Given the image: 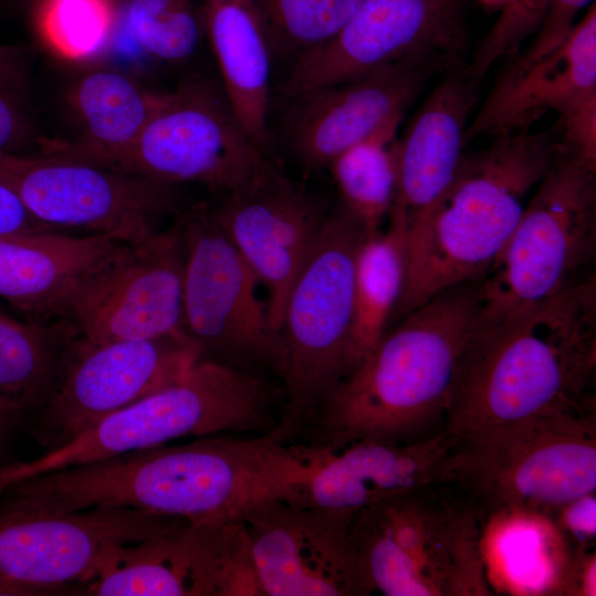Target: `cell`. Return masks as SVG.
I'll use <instances>...</instances> for the list:
<instances>
[{
    "label": "cell",
    "instance_id": "1",
    "mask_svg": "<svg viewBox=\"0 0 596 596\" xmlns=\"http://www.w3.org/2000/svg\"><path fill=\"white\" fill-rule=\"evenodd\" d=\"M300 466L297 446L269 433L245 439L211 435L30 477L13 488L35 511L125 507L224 523L242 520L263 499L283 498Z\"/></svg>",
    "mask_w": 596,
    "mask_h": 596
},
{
    "label": "cell",
    "instance_id": "2",
    "mask_svg": "<svg viewBox=\"0 0 596 596\" xmlns=\"http://www.w3.org/2000/svg\"><path fill=\"white\" fill-rule=\"evenodd\" d=\"M595 273L476 329L459 361L445 432L478 436L546 411L595 402Z\"/></svg>",
    "mask_w": 596,
    "mask_h": 596
},
{
    "label": "cell",
    "instance_id": "3",
    "mask_svg": "<svg viewBox=\"0 0 596 596\" xmlns=\"http://www.w3.org/2000/svg\"><path fill=\"white\" fill-rule=\"evenodd\" d=\"M478 286L448 287L389 328L324 398L316 445L407 444L443 432L455 374L477 328Z\"/></svg>",
    "mask_w": 596,
    "mask_h": 596
},
{
    "label": "cell",
    "instance_id": "4",
    "mask_svg": "<svg viewBox=\"0 0 596 596\" xmlns=\"http://www.w3.org/2000/svg\"><path fill=\"white\" fill-rule=\"evenodd\" d=\"M561 150L556 125L501 132L466 153L446 193L406 228V277L394 316L404 317L448 287L480 280Z\"/></svg>",
    "mask_w": 596,
    "mask_h": 596
},
{
    "label": "cell",
    "instance_id": "5",
    "mask_svg": "<svg viewBox=\"0 0 596 596\" xmlns=\"http://www.w3.org/2000/svg\"><path fill=\"white\" fill-rule=\"evenodd\" d=\"M436 483L473 508L481 521L508 512L549 519L596 490L595 402L453 439Z\"/></svg>",
    "mask_w": 596,
    "mask_h": 596
},
{
    "label": "cell",
    "instance_id": "6",
    "mask_svg": "<svg viewBox=\"0 0 596 596\" xmlns=\"http://www.w3.org/2000/svg\"><path fill=\"white\" fill-rule=\"evenodd\" d=\"M267 384L234 365L200 359L173 383L121 408L30 461L0 468V490L46 472L169 444L184 437L267 426Z\"/></svg>",
    "mask_w": 596,
    "mask_h": 596
},
{
    "label": "cell",
    "instance_id": "7",
    "mask_svg": "<svg viewBox=\"0 0 596 596\" xmlns=\"http://www.w3.org/2000/svg\"><path fill=\"white\" fill-rule=\"evenodd\" d=\"M596 167L562 148L479 280L477 329L493 327L595 273Z\"/></svg>",
    "mask_w": 596,
    "mask_h": 596
},
{
    "label": "cell",
    "instance_id": "8",
    "mask_svg": "<svg viewBox=\"0 0 596 596\" xmlns=\"http://www.w3.org/2000/svg\"><path fill=\"white\" fill-rule=\"evenodd\" d=\"M368 233L342 206L329 212L318 243L296 278L277 330L275 370L286 405L269 434L284 443L345 372L353 317L354 263Z\"/></svg>",
    "mask_w": 596,
    "mask_h": 596
},
{
    "label": "cell",
    "instance_id": "9",
    "mask_svg": "<svg viewBox=\"0 0 596 596\" xmlns=\"http://www.w3.org/2000/svg\"><path fill=\"white\" fill-rule=\"evenodd\" d=\"M185 520L125 507L42 512L0 491V595H43L87 583L117 546Z\"/></svg>",
    "mask_w": 596,
    "mask_h": 596
},
{
    "label": "cell",
    "instance_id": "10",
    "mask_svg": "<svg viewBox=\"0 0 596 596\" xmlns=\"http://www.w3.org/2000/svg\"><path fill=\"white\" fill-rule=\"evenodd\" d=\"M177 222L184 248V330L202 359L258 360L275 366L278 337L267 301L258 295L260 283L213 205H194Z\"/></svg>",
    "mask_w": 596,
    "mask_h": 596
},
{
    "label": "cell",
    "instance_id": "11",
    "mask_svg": "<svg viewBox=\"0 0 596 596\" xmlns=\"http://www.w3.org/2000/svg\"><path fill=\"white\" fill-rule=\"evenodd\" d=\"M268 160L223 88L191 82L162 94L135 145L110 169L170 185L201 183L222 194L246 182Z\"/></svg>",
    "mask_w": 596,
    "mask_h": 596
},
{
    "label": "cell",
    "instance_id": "12",
    "mask_svg": "<svg viewBox=\"0 0 596 596\" xmlns=\"http://www.w3.org/2000/svg\"><path fill=\"white\" fill-rule=\"evenodd\" d=\"M0 181L41 222L68 233L82 231L126 244L159 230L171 185L57 155L0 152Z\"/></svg>",
    "mask_w": 596,
    "mask_h": 596
},
{
    "label": "cell",
    "instance_id": "13",
    "mask_svg": "<svg viewBox=\"0 0 596 596\" xmlns=\"http://www.w3.org/2000/svg\"><path fill=\"white\" fill-rule=\"evenodd\" d=\"M183 266L175 220L145 242L120 244L81 281L61 320L91 342L187 336Z\"/></svg>",
    "mask_w": 596,
    "mask_h": 596
},
{
    "label": "cell",
    "instance_id": "14",
    "mask_svg": "<svg viewBox=\"0 0 596 596\" xmlns=\"http://www.w3.org/2000/svg\"><path fill=\"white\" fill-rule=\"evenodd\" d=\"M200 359L199 347L188 336L107 342L78 337L31 433L49 449L61 446L179 380Z\"/></svg>",
    "mask_w": 596,
    "mask_h": 596
},
{
    "label": "cell",
    "instance_id": "15",
    "mask_svg": "<svg viewBox=\"0 0 596 596\" xmlns=\"http://www.w3.org/2000/svg\"><path fill=\"white\" fill-rule=\"evenodd\" d=\"M83 592L95 596H264L242 520L187 521L120 545Z\"/></svg>",
    "mask_w": 596,
    "mask_h": 596
},
{
    "label": "cell",
    "instance_id": "16",
    "mask_svg": "<svg viewBox=\"0 0 596 596\" xmlns=\"http://www.w3.org/2000/svg\"><path fill=\"white\" fill-rule=\"evenodd\" d=\"M466 39L464 0H362L329 42L292 62L283 95L290 99L414 57L454 64Z\"/></svg>",
    "mask_w": 596,
    "mask_h": 596
},
{
    "label": "cell",
    "instance_id": "17",
    "mask_svg": "<svg viewBox=\"0 0 596 596\" xmlns=\"http://www.w3.org/2000/svg\"><path fill=\"white\" fill-rule=\"evenodd\" d=\"M355 512L266 498L242 515L264 596H366Z\"/></svg>",
    "mask_w": 596,
    "mask_h": 596
},
{
    "label": "cell",
    "instance_id": "18",
    "mask_svg": "<svg viewBox=\"0 0 596 596\" xmlns=\"http://www.w3.org/2000/svg\"><path fill=\"white\" fill-rule=\"evenodd\" d=\"M222 227L267 290L277 331L288 294L323 230L328 210L269 159L213 205Z\"/></svg>",
    "mask_w": 596,
    "mask_h": 596
},
{
    "label": "cell",
    "instance_id": "19",
    "mask_svg": "<svg viewBox=\"0 0 596 596\" xmlns=\"http://www.w3.org/2000/svg\"><path fill=\"white\" fill-rule=\"evenodd\" d=\"M451 65L438 57H414L299 94L281 118V139L306 169L328 168L348 148L403 118L425 83Z\"/></svg>",
    "mask_w": 596,
    "mask_h": 596
},
{
    "label": "cell",
    "instance_id": "20",
    "mask_svg": "<svg viewBox=\"0 0 596 596\" xmlns=\"http://www.w3.org/2000/svg\"><path fill=\"white\" fill-rule=\"evenodd\" d=\"M437 596L491 595L478 513L432 483L364 508Z\"/></svg>",
    "mask_w": 596,
    "mask_h": 596
},
{
    "label": "cell",
    "instance_id": "21",
    "mask_svg": "<svg viewBox=\"0 0 596 596\" xmlns=\"http://www.w3.org/2000/svg\"><path fill=\"white\" fill-rule=\"evenodd\" d=\"M451 441L443 430L407 444L359 441L336 449L309 446L308 458L283 499L356 512L436 483Z\"/></svg>",
    "mask_w": 596,
    "mask_h": 596
},
{
    "label": "cell",
    "instance_id": "22",
    "mask_svg": "<svg viewBox=\"0 0 596 596\" xmlns=\"http://www.w3.org/2000/svg\"><path fill=\"white\" fill-rule=\"evenodd\" d=\"M596 104V6L555 51L529 63L508 62L470 118L466 139L531 127L546 111L564 120Z\"/></svg>",
    "mask_w": 596,
    "mask_h": 596
},
{
    "label": "cell",
    "instance_id": "23",
    "mask_svg": "<svg viewBox=\"0 0 596 596\" xmlns=\"http://www.w3.org/2000/svg\"><path fill=\"white\" fill-rule=\"evenodd\" d=\"M479 84L465 65L455 63L396 139L397 183L389 217L406 228L432 209L455 180L466 156V131Z\"/></svg>",
    "mask_w": 596,
    "mask_h": 596
},
{
    "label": "cell",
    "instance_id": "24",
    "mask_svg": "<svg viewBox=\"0 0 596 596\" xmlns=\"http://www.w3.org/2000/svg\"><path fill=\"white\" fill-rule=\"evenodd\" d=\"M120 244L64 232L0 237V300L40 320H61L81 281Z\"/></svg>",
    "mask_w": 596,
    "mask_h": 596
},
{
    "label": "cell",
    "instance_id": "25",
    "mask_svg": "<svg viewBox=\"0 0 596 596\" xmlns=\"http://www.w3.org/2000/svg\"><path fill=\"white\" fill-rule=\"evenodd\" d=\"M222 88L253 141L266 151L272 49L253 0H200Z\"/></svg>",
    "mask_w": 596,
    "mask_h": 596
},
{
    "label": "cell",
    "instance_id": "26",
    "mask_svg": "<svg viewBox=\"0 0 596 596\" xmlns=\"http://www.w3.org/2000/svg\"><path fill=\"white\" fill-rule=\"evenodd\" d=\"M77 338L63 320H40L0 300V409L14 421L36 415Z\"/></svg>",
    "mask_w": 596,
    "mask_h": 596
},
{
    "label": "cell",
    "instance_id": "27",
    "mask_svg": "<svg viewBox=\"0 0 596 596\" xmlns=\"http://www.w3.org/2000/svg\"><path fill=\"white\" fill-rule=\"evenodd\" d=\"M161 97L120 73L93 71L81 77L72 92L84 129L82 139L45 153L110 169L135 145Z\"/></svg>",
    "mask_w": 596,
    "mask_h": 596
},
{
    "label": "cell",
    "instance_id": "28",
    "mask_svg": "<svg viewBox=\"0 0 596 596\" xmlns=\"http://www.w3.org/2000/svg\"><path fill=\"white\" fill-rule=\"evenodd\" d=\"M387 221V228L366 234L356 252L353 317L344 375L363 360L389 329L404 289L406 227L396 219L389 217Z\"/></svg>",
    "mask_w": 596,
    "mask_h": 596
},
{
    "label": "cell",
    "instance_id": "29",
    "mask_svg": "<svg viewBox=\"0 0 596 596\" xmlns=\"http://www.w3.org/2000/svg\"><path fill=\"white\" fill-rule=\"evenodd\" d=\"M396 118L348 148L329 164L342 205L368 234L389 220L397 183Z\"/></svg>",
    "mask_w": 596,
    "mask_h": 596
},
{
    "label": "cell",
    "instance_id": "30",
    "mask_svg": "<svg viewBox=\"0 0 596 596\" xmlns=\"http://www.w3.org/2000/svg\"><path fill=\"white\" fill-rule=\"evenodd\" d=\"M273 54L292 62L329 42L362 0H253Z\"/></svg>",
    "mask_w": 596,
    "mask_h": 596
},
{
    "label": "cell",
    "instance_id": "31",
    "mask_svg": "<svg viewBox=\"0 0 596 596\" xmlns=\"http://www.w3.org/2000/svg\"><path fill=\"white\" fill-rule=\"evenodd\" d=\"M126 25L146 52L173 62L191 56L204 34L200 0H130Z\"/></svg>",
    "mask_w": 596,
    "mask_h": 596
},
{
    "label": "cell",
    "instance_id": "32",
    "mask_svg": "<svg viewBox=\"0 0 596 596\" xmlns=\"http://www.w3.org/2000/svg\"><path fill=\"white\" fill-rule=\"evenodd\" d=\"M111 24L107 0H42L39 9L42 35L70 58L86 57L99 50Z\"/></svg>",
    "mask_w": 596,
    "mask_h": 596
},
{
    "label": "cell",
    "instance_id": "33",
    "mask_svg": "<svg viewBox=\"0 0 596 596\" xmlns=\"http://www.w3.org/2000/svg\"><path fill=\"white\" fill-rule=\"evenodd\" d=\"M549 3L550 0H508L465 65L468 75L480 83L494 64L514 57L538 31Z\"/></svg>",
    "mask_w": 596,
    "mask_h": 596
},
{
    "label": "cell",
    "instance_id": "34",
    "mask_svg": "<svg viewBox=\"0 0 596 596\" xmlns=\"http://www.w3.org/2000/svg\"><path fill=\"white\" fill-rule=\"evenodd\" d=\"M28 73L19 49L0 45V152L22 153L33 140ZM24 155V153H22Z\"/></svg>",
    "mask_w": 596,
    "mask_h": 596
},
{
    "label": "cell",
    "instance_id": "35",
    "mask_svg": "<svg viewBox=\"0 0 596 596\" xmlns=\"http://www.w3.org/2000/svg\"><path fill=\"white\" fill-rule=\"evenodd\" d=\"M593 0H550L541 25L529 46L508 62L529 63L558 49L571 34L577 14Z\"/></svg>",
    "mask_w": 596,
    "mask_h": 596
},
{
    "label": "cell",
    "instance_id": "36",
    "mask_svg": "<svg viewBox=\"0 0 596 596\" xmlns=\"http://www.w3.org/2000/svg\"><path fill=\"white\" fill-rule=\"evenodd\" d=\"M596 496L589 492L579 496L558 509L549 518L562 541L571 551L589 550L596 538Z\"/></svg>",
    "mask_w": 596,
    "mask_h": 596
},
{
    "label": "cell",
    "instance_id": "37",
    "mask_svg": "<svg viewBox=\"0 0 596 596\" xmlns=\"http://www.w3.org/2000/svg\"><path fill=\"white\" fill-rule=\"evenodd\" d=\"M47 232L62 231L38 220L18 194L8 184L0 181V237Z\"/></svg>",
    "mask_w": 596,
    "mask_h": 596
},
{
    "label": "cell",
    "instance_id": "38",
    "mask_svg": "<svg viewBox=\"0 0 596 596\" xmlns=\"http://www.w3.org/2000/svg\"><path fill=\"white\" fill-rule=\"evenodd\" d=\"M555 594L570 596L596 595L595 549L571 551L557 581Z\"/></svg>",
    "mask_w": 596,
    "mask_h": 596
},
{
    "label": "cell",
    "instance_id": "39",
    "mask_svg": "<svg viewBox=\"0 0 596 596\" xmlns=\"http://www.w3.org/2000/svg\"><path fill=\"white\" fill-rule=\"evenodd\" d=\"M15 422L17 421H14L12 417H10L0 409V468L4 466L2 462L3 451L10 429Z\"/></svg>",
    "mask_w": 596,
    "mask_h": 596
},
{
    "label": "cell",
    "instance_id": "40",
    "mask_svg": "<svg viewBox=\"0 0 596 596\" xmlns=\"http://www.w3.org/2000/svg\"><path fill=\"white\" fill-rule=\"evenodd\" d=\"M483 6L491 9H501L508 0H479Z\"/></svg>",
    "mask_w": 596,
    "mask_h": 596
}]
</instances>
